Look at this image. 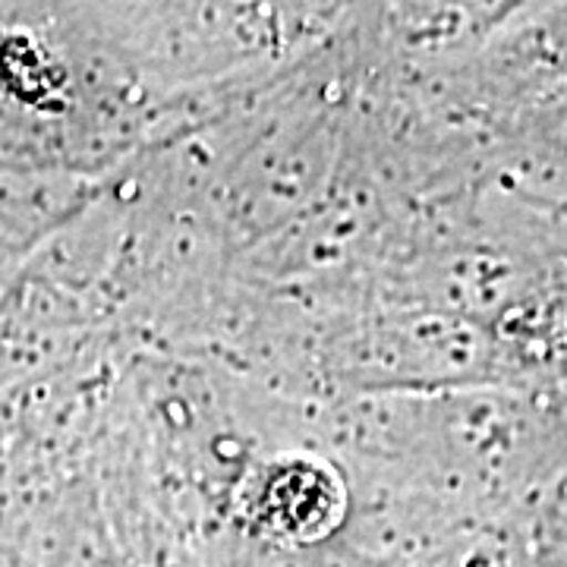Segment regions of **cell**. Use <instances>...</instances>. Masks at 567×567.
I'll use <instances>...</instances> for the list:
<instances>
[{
	"instance_id": "6da1fadb",
	"label": "cell",
	"mask_w": 567,
	"mask_h": 567,
	"mask_svg": "<svg viewBox=\"0 0 567 567\" xmlns=\"http://www.w3.org/2000/svg\"><path fill=\"white\" fill-rule=\"evenodd\" d=\"M252 511L265 533L290 543H309L338 524L341 492L334 476L319 464L287 461L265 473Z\"/></svg>"
}]
</instances>
